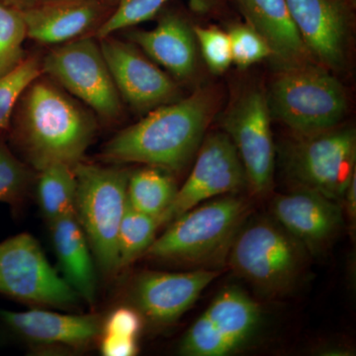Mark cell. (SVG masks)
<instances>
[{
    "label": "cell",
    "mask_w": 356,
    "mask_h": 356,
    "mask_svg": "<svg viewBox=\"0 0 356 356\" xmlns=\"http://www.w3.org/2000/svg\"><path fill=\"white\" fill-rule=\"evenodd\" d=\"M41 74V60L31 57L25 58L17 67L0 76V129L8 127L20 96Z\"/></svg>",
    "instance_id": "obj_27"
},
{
    "label": "cell",
    "mask_w": 356,
    "mask_h": 356,
    "mask_svg": "<svg viewBox=\"0 0 356 356\" xmlns=\"http://www.w3.org/2000/svg\"><path fill=\"white\" fill-rule=\"evenodd\" d=\"M271 116L266 93L252 88L236 98L222 119L225 133L242 161L248 188L255 195H264L273 187L275 149Z\"/></svg>",
    "instance_id": "obj_11"
},
{
    "label": "cell",
    "mask_w": 356,
    "mask_h": 356,
    "mask_svg": "<svg viewBox=\"0 0 356 356\" xmlns=\"http://www.w3.org/2000/svg\"><path fill=\"white\" fill-rule=\"evenodd\" d=\"M26 38L27 32L20 9L0 0V76L24 60L23 43Z\"/></svg>",
    "instance_id": "obj_26"
},
{
    "label": "cell",
    "mask_w": 356,
    "mask_h": 356,
    "mask_svg": "<svg viewBox=\"0 0 356 356\" xmlns=\"http://www.w3.org/2000/svg\"><path fill=\"white\" fill-rule=\"evenodd\" d=\"M248 187L245 168L236 147L225 132L210 134L199 147L193 170L177 189L159 226L172 222L199 204Z\"/></svg>",
    "instance_id": "obj_12"
},
{
    "label": "cell",
    "mask_w": 356,
    "mask_h": 356,
    "mask_svg": "<svg viewBox=\"0 0 356 356\" xmlns=\"http://www.w3.org/2000/svg\"><path fill=\"white\" fill-rule=\"evenodd\" d=\"M2 1L6 2L9 6L15 7V8L23 10V9L27 8L28 6H32L37 0H2Z\"/></svg>",
    "instance_id": "obj_34"
},
{
    "label": "cell",
    "mask_w": 356,
    "mask_h": 356,
    "mask_svg": "<svg viewBox=\"0 0 356 356\" xmlns=\"http://www.w3.org/2000/svg\"><path fill=\"white\" fill-rule=\"evenodd\" d=\"M238 2L248 24L259 33L270 47L271 58L278 69L317 64L293 20L286 0H238Z\"/></svg>",
    "instance_id": "obj_18"
},
{
    "label": "cell",
    "mask_w": 356,
    "mask_h": 356,
    "mask_svg": "<svg viewBox=\"0 0 356 356\" xmlns=\"http://www.w3.org/2000/svg\"><path fill=\"white\" fill-rule=\"evenodd\" d=\"M219 99L215 89L203 88L151 110L142 120L115 135L105 145L102 159L181 172L197 154Z\"/></svg>",
    "instance_id": "obj_2"
},
{
    "label": "cell",
    "mask_w": 356,
    "mask_h": 356,
    "mask_svg": "<svg viewBox=\"0 0 356 356\" xmlns=\"http://www.w3.org/2000/svg\"><path fill=\"white\" fill-rule=\"evenodd\" d=\"M196 42L211 72L220 74L233 63L228 33L217 27H193Z\"/></svg>",
    "instance_id": "obj_30"
},
{
    "label": "cell",
    "mask_w": 356,
    "mask_h": 356,
    "mask_svg": "<svg viewBox=\"0 0 356 356\" xmlns=\"http://www.w3.org/2000/svg\"><path fill=\"white\" fill-rule=\"evenodd\" d=\"M42 72L104 120L122 114L121 96L95 37L67 42L47 54Z\"/></svg>",
    "instance_id": "obj_8"
},
{
    "label": "cell",
    "mask_w": 356,
    "mask_h": 356,
    "mask_svg": "<svg viewBox=\"0 0 356 356\" xmlns=\"http://www.w3.org/2000/svg\"><path fill=\"white\" fill-rule=\"evenodd\" d=\"M273 212L276 222L307 252H321L343 226L341 204L305 188L277 196Z\"/></svg>",
    "instance_id": "obj_15"
},
{
    "label": "cell",
    "mask_w": 356,
    "mask_h": 356,
    "mask_svg": "<svg viewBox=\"0 0 356 356\" xmlns=\"http://www.w3.org/2000/svg\"><path fill=\"white\" fill-rule=\"evenodd\" d=\"M76 216L98 266L104 273L118 270V233L127 204L131 172L119 168L79 163Z\"/></svg>",
    "instance_id": "obj_5"
},
{
    "label": "cell",
    "mask_w": 356,
    "mask_h": 356,
    "mask_svg": "<svg viewBox=\"0 0 356 356\" xmlns=\"http://www.w3.org/2000/svg\"><path fill=\"white\" fill-rule=\"evenodd\" d=\"M267 99L271 115L295 135L337 127L348 108L343 84L317 64L280 70Z\"/></svg>",
    "instance_id": "obj_4"
},
{
    "label": "cell",
    "mask_w": 356,
    "mask_h": 356,
    "mask_svg": "<svg viewBox=\"0 0 356 356\" xmlns=\"http://www.w3.org/2000/svg\"><path fill=\"white\" fill-rule=\"evenodd\" d=\"M76 177L74 166L55 163L40 172L38 198L42 212L50 222L76 214Z\"/></svg>",
    "instance_id": "obj_23"
},
{
    "label": "cell",
    "mask_w": 356,
    "mask_h": 356,
    "mask_svg": "<svg viewBox=\"0 0 356 356\" xmlns=\"http://www.w3.org/2000/svg\"><path fill=\"white\" fill-rule=\"evenodd\" d=\"M261 310L241 288H225L187 331L179 346L186 356H225L241 350L254 337Z\"/></svg>",
    "instance_id": "obj_10"
},
{
    "label": "cell",
    "mask_w": 356,
    "mask_h": 356,
    "mask_svg": "<svg viewBox=\"0 0 356 356\" xmlns=\"http://www.w3.org/2000/svg\"><path fill=\"white\" fill-rule=\"evenodd\" d=\"M112 10L98 0H37L21 13L27 38L55 44L95 33Z\"/></svg>",
    "instance_id": "obj_17"
},
{
    "label": "cell",
    "mask_w": 356,
    "mask_h": 356,
    "mask_svg": "<svg viewBox=\"0 0 356 356\" xmlns=\"http://www.w3.org/2000/svg\"><path fill=\"white\" fill-rule=\"evenodd\" d=\"M283 165L299 188L341 202L356 175L355 129L334 127L295 135L283 151Z\"/></svg>",
    "instance_id": "obj_7"
},
{
    "label": "cell",
    "mask_w": 356,
    "mask_h": 356,
    "mask_svg": "<svg viewBox=\"0 0 356 356\" xmlns=\"http://www.w3.org/2000/svg\"><path fill=\"white\" fill-rule=\"evenodd\" d=\"M307 250L278 222L255 219L241 226L229 250V266L264 294L286 292L295 284Z\"/></svg>",
    "instance_id": "obj_6"
},
{
    "label": "cell",
    "mask_w": 356,
    "mask_h": 356,
    "mask_svg": "<svg viewBox=\"0 0 356 356\" xmlns=\"http://www.w3.org/2000/svg\"><path fill=\"white\" fill-rule=\"evenodd\" d=\"M31 184L29 166L0 140V202L17 207L24 202Z\"/></svg>",
    "instance_id": "obj_28"
},
{
    "label": "cell",
    "mask_w": 356,
    "mask_h": 356,
    "mask_svg": "<svg viewBox=\"0 0 356 356\" xmlns=\"http://www.w3.org/2000/svg\"><path fill=\"white\" fill-rule=\"evenodd\" d=\"M312 58L330 72L343 69L348 58L351 8L348 0H286Z\"/></svg>",
    "instance_id": "obj_14"
},
{
    "label": "cell",
    "mask_w": 356,
    "mask_h": 356,
    "mask_svg": "<svg viewBox=\"0 0 356 356\" xmlns=\"http://www.w3.org/2000/svg\"><path fill=\"white\" fill-rule=\"evenodd\" d=\"M51 236L65 281L89 304L95 303V274L89 243L76 214L51 222Z\"/></svg>",
    "instance_id": "obj_21"
},
{
    "label": "cell",
    "mask_w": 356,
    "mask_h": 356,
    "mask_svg": "<svg viewBox=\"0 0 356 356\" xmlns=\"http://www.w3.org/2000/svg\"><path fill=\"white\" fill-rule=\"evenodd\" d=\"M98 42L119 95L136 111H151L179 99V88L172 77L132 42L113 35Z\"/></svg>",
    "instance_id": "obj_13"
},
{
    "label": "cell",
    "mask_w": 356,
    "mask_h": 356,
    "mask_svg": "<svg viewBox=\"0 0 356 356\" xmlns=\"http://www.w3.org/2000/svg\"><path fill=\"white\" fill-rule=\"evenodd\" d=\"M231 43L232 58L241 69L271 58L270 47L259 33L248 23L232 25L227 32Z\"/></svg>",
    "instance_id": "obj_29"
},
{
    "label": "cell",
    "mask_w": 356,
    "mask_h": 356,
    "mask_svg": "<svg viewBox=\"0 0 356 356\" xmlns=\"http://www.w3.org/2000/svg\"><path fill=\"white\" fill-rule=\"evenodd\" d=\"M11 121L14 144L38 172L81 163L97 130L95 116L42 74L20 96Z\"/></svg>",
    "instance_id": "obj_1"
},
{
    "label": "cell",
    "mask_w": 356,
    "mask_h": 356,
    "mask_svg": "<svg viewBox=\"0 0 356 356\" xmlns=\"http://www.w3.org/2000/svg\"><path fill=\"white\" fill-rule=\"evenodd\" d=\"M172 0H121L97 30L95 39L111 36L120 30L127 29L152 19ZM191 8L198 13L210 10L217 0H188Z\"/></svg>",
    "instance_id": "obj_24"
},
{
    "label": "cell",
    "mask_w": 356,
    "mask_h": 356,
    "mask_svg": "<svg viewBox=\"0 0 356 356\" xmlns=\"http://www.w3.org/2000/svg\"><path fill=\"white\" fill-rule=\"evenodd\" d=\"M102 353L105 356H133L137 355V339L104 334Z\"/></svg>",
    "instance_id": "obj_32"
},
{
    "label": "cell",
    "mask_w": 356,
    "mask_h": 356,
    "mask_svg": "<svg viewBox=\"0 0 356 356\" xmlns=\"http://www.w3.org/2000/svg\"><path fill=\"white\" fill-rule=\"evenodd\" d=\"M0 317L20 336L41 343L83 346L102 332V318L97 315H63L34 309L0 311Z\"/></svg>",
    "instance_id": "obj_20"
},
{
    "label": "cell",
    "mask_w": 356,
    "mask_h": 356,
    "mask_svg": "<svg viewBox=\"0 0 356 356\" xmlns=\"http://www.w3.org/2000/svg\"><path fill=\"white\" fill-rule=\"evenodd\" d=\"M0 294L55 308H70L79 294L49 264L38 242L29 234L0 243Z\"/></svg>",
    "instance_id": "obj_9"
},
{
    "label": "cell",
    "mask_w": 356,
    "mask_h": 356,
    "mask_svg": "<svg viewBox=\"0 0 356 356\" xmlns=\"http://www.w3.org/2000/svg\"><path fill=\"white\" fill-rule=\"evenodd\" d=\"M98 1L102 2L103 4L110 7V8L113 9L121 0H98Z\"/></svg>",
    "instance_id": "obj_35"
},
{
    "label": "cell",
    "mask_w": 356,
    "mask_h": 356,
    "mask_svg": "<svg viewBox=\"0 0 356 356\" xmlns=\"http://www.w3.org/2000/svg\"><path fill=\"white\" fill-rule=\"evenodd\" d=\"M159 227L156 218L134 209L126 204L118 233V267L128 266L151 247Z\"/></svg>",
    "instance_id": "obj_25"
},
{
    "label": "cell",
    "mask_w": 356,
    "mask_h": 356,
    "mask_svg": "<svg viewBox=\"0 0 356 356\" xmlns=\"http://www.w3.org/2000/svg\"><path fill=\"white\" fill-rule=\"evenodd\" d=\"M346 202V215L350 219L351 227H355L356 220V175L351 179L343 197Z\"/></svg>",
    "instance_id": "obj_33"
},
{
    "label": "cell",
    "mask_w": 356,
    "mask_h": 356,
    "mask_svg": "<svg viewBox=\"0 0 356 356\" xmlns=\"http://www.w3.org/2000/svg\"><path fill=\"white\" fill-rule=\"evenodd\" d=\"M177 189L170 172L147 165L131 173L127 188L128 203L134 209L159 220L172 203Z\"/></svg>",
    "instance_id": "obj_22"
},
{
    "label": "cell",
    "mask_w": 356,
    "mask_h": 356,
    "mask_svg": "<svg viewBox=\"0 0 356 356\" xmlns=\"http://www.w3.org/2000/svg\"><path fill=\"white\" fill-rule=\"evenodd\" d=\"M130 41L172 76L186 79L197 65V42L193 27L177 14H165L152 30H134Z\"/></svg>",
    "instance_id": "obj_19"
},
{
    "label": "cell",
    "mask_w": 356,
    "mask_h": 356,
    "mask_svg": "<svg viewBox=\"0 0 356 356\" xmlns=\"http://www.w3.org/2000/svg\"><path fill=\"white\" fill-rule=\"evenodd\" d=\"M219 276L217 270L191 273H145L134 283L132 299L152 322L170 325L193 306L201 293Z\"/></svg>",
    "instance_id": "obj_16"
},
{
    "label": "cell",
    "mask_w": 356,
    "mask_h": 356,
    "mask_svg": "<svg viewBox=\"0 0 356 356\" xmlns=\"http://www.w3.org/2000/svg\"><path fill=\"white\" fill-rule=\"evenodd\" d=\"M248 210L250 204L240 196L205 201L173 220L145 254L159 261L202 266L218 264L228 257Z\"/></svg>",
    "instance_id": "obj_3"
},
{
    "label": "cell",
    "mask_w": 356,
    "mask_h": 356,
    "mask_svg": "<svg viewBox=\"0 0 356 356\" xmlns=\"http://www.w3.org/2000/svg\"><path fill=\"white\" fill-rule=\"evenodd\" d=\"M142 325V318L137 311L121 307L110 314L102 325V331L110 336L137 339Z\"/></svg>",
    "instance_id": "obj_31"
}]
</instances>
